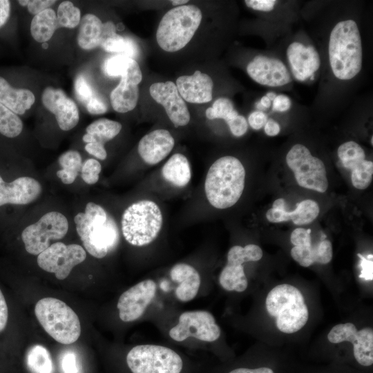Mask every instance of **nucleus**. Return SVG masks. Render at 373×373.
<instances>
[{
	"label": "nucleus",
	"instance_id": "39448f33",
	"mask_svg": "<svg viewBox=\"0 0 373 373\" xmlns=\"http://www.w3.org/2000/svg\"><path fill=\"white\" fill-rule=\"evenodd\" d=\"M202 18L194 5L176 6L164 14L156 32L159 46L167 52L183 48L192 39Z\"/></svg>",
	"mask_w": 373,
	"mask_h": 373
},
{
	"label": "nucleus",
	"instance_id": "f257e3e1",
	"mask_svg": "<svg viewBox=\"0 0 373 373\" xmlns=\"http://www.w3.org/2000/svg\"><path fill=\"white\" fill-rule=\"evenodd\" d=\"M328 57L331 70L336 79L350 80L360 73L363 48L359 28L354 20L340 21L332 29Z\"/></svg>",
	"mask_w": 373,
	"mask_h": 373
},
{
	"label": "nucleus",
	"instance_id": "2eb2a0df",
	"mask_svg": "<svg viewBox=\"0 0 373 373\" xmlns=\"http://www.w3.org/2000/svg\"><path fill=\"white\" fill-rule=\"evenodd\" d=\"M249 76L256 83L269 87H279L292 82L291 75L280 59L259 55L247 66Z\"/></svg>",
	"mask_w": 373,
	"mask_h": 373
},
{
	"label": "nucleus",
	"instance_id": "f704fd0d",
	"mask_svg": "<svg viewBox=\"0 0 373 373\" xmlns=\"http://www.w3.org/2000/svg\"><path fill=\"white\" fill-rule=\"evenodd\" d=\"M100 46L106 52L126 55L133 59L138 53L137 45L132 39L116 32L104 37Z\"/></svg>",
	"mask_w": 373,
	"mask_h": 373
},
{
	"label": "nucleus",
	"instance_id": "1a4fd4ad",
	"mask_svg": "<svg viewBox=\"0 0 373 373\" xmlns=\"http://www.w3.org/2000/svg\"><path fill=\"white\" fill-rule=\"evenodd\" d=\"M286 162L300 186L320 193L327 191L328 180L325 164L313 156L307 147L301 144L294 145L287 153Z\"/></svg>",
	"mask_w": 373,
	"mask_h": 373
},
{
	"label": "nucleus",
	"instance_id": "f8f14e48",
	"mask_svg": "<svg viewBox=\"0 0 373 373\" xmlns=\"http://www.w3.org/2000/svg\"><path fill=\"white\" fill-rule=\"evenodd\" d=\"M86 258V251L80 245H66L57 242L39 254L37 261L41 269L54 273L59 280H64L68 277L73 268L82 262Z\"/></svg>",
	"mask_w": 373,
	"mask_h": 373
},
{
	"label": "nucleus",
	"instance_id": "473e14b6",
	"mask_svg": "<svg viewBox=\"0 0 373 373\" xmlns=\"http://www.w3.org/2000/svg\"><path fill=\"white\" fill-rule=\"evenodd\" d=\"M26 365L31 373H53L54 367L49 351L43 345L31 346L26 355Z\"/></svg>",
	"mask_w": 373,
	"mask_h": 373
},
{
	"label": "nucleus",
	"instance_id": "864d4df0",
	"mask_svg": "<svg viewBox=\"0 0 373 373\" xmlns=\"http://www.w3.org/2000/svg\"><path fill=\"white\" fill-rule=\"evenodd\" d=\"M85 150L89 154L102 160H105L107 157V153L104 145L99 143H87L85 146Z\"/></svg>",
	"mask_w": 373,
	"mask_h": 373
},
{
	"label": "nucleus",
	"instance_id": "f03ea898",
	"mask_svg": "<svg viewBox=\"0 0 373 373\" xmlns=\"http://www.w3.org/2000/svg\"><path fill=\"white\" fill-rule=\"evenodd\" d=\"M245 169L233 156L216 160L207 173L204 191L209 202L215 208L232 207L240 199L245 187Z\"/></svg>",
	"mask_w": 373,
	"mask_h": 373
},
{
	"label": "nucleus",
	"instance_id": "6ab92c4d",
	"mask_svg": "<svg viewBox=\"0 0 373 373\" xmlns=\"http://www.w3.org/2000/svg\"><path fill=\"white\" fill-rule=\"evenodd\" d=\"M320 208L314 200L307 199L296 204L293 211H288L283 198L276 200L266 212V218L270 222L278 223L291 220L296 225L307 224L318 216Z\"/></svg>",
	"mask_w": 373,
	"mask_h": 373
},
{
	"label": "nucleus",
	"instance_id": "9b49d317",
	"mask_svg": "<svg viewBox=\"0 0 373 373\" xmlns=\"http://www.w3.org/2000/svg\"><path fill=\"white\" fill-rule=\"evenodd\" d=\"M221 329L213 314L205 310L186 311L182 313L178 323L169 332L174 341L182 342L189 337L202 341L213 342L219 338Z\"/></svg>",
	"mask_w": 373,
	"mask_h": 373
},
{
	"label": "nucleus",
	"instance_id": "e433bc0d",
	"mask_svg": "<svg viewBox=\"0 0 373 373\" xmlns=\"http://www.w3.org/2000/svg\"><path fill=\"white\" fill-rule=\"evenodd\" d=\"M262 257L261 248L254 244L242 247L236 245L232 247L227 254V263L242 265L246 262L258 261Z\"/></svg>",
	"mask_w": 373,
	"mask_h": 373
},
{
	"label": "nucleus",
	"instance_id": "6e6d98bb",
	"mask_svg": "<svg viewBox=\"0 0 373 373\" xmlns=\"http://www.w3.org/2000/svg\"><path fill=\"white\" fill-rule=\"evenodd\" d=\"M228 373H276V372L270 367L260 366L254 368L238 367L231 370Z\"/></svg>",
	"mask_w": 373,
	"mask_h": 373
},
{
	"label": "nucleus",
	"instance_id": "4d7b16f0",
	"mask_svg": "<svg viewBox=\"0 0 373 373\" xmlns=\"http://www.w3.org/2000/svg\"><path fill=\"white\" fill-rule=\"evenodd\" d=\"M10 12V1L0 0V28L8 21Z\"/></svg>",
	"mask_w": 373,
	"mask_h": 373
},
{
	"label": "nucleus",
	"instance_id": "de8ad7c7",
	"mask_svg": "<svg viewBox=\"0 0 373 373\" xmlns=\"http://www.w3.org/2000/svg\"><path fill=\"white\" fill-rule=\"evenodd\" d=\"M245 4L250 8L260 12H271L278 1L276 0H246Z\"/></svg>",
	"mask_w": 373,
	"mask_h": 373
},
{
	"label": "nucleus",
	"instance_id": "13d9d810",
	"mask_svg": "<svg viewBox=\"0 0 373 373\" xmlns=\"http://www.w3.org/2000/svg\"><path fill=\"white\" fill-rule=\"evenodd\" d=\"M264 131L268 136H276L280 133V126L277 122L270 118L267 119L264 126Z\"/></svg>",
	"mask_w": 373,
	"mask_h": 373
},
{
	"label": "nucleus",
	"instance_id": "dca6fc26",
	"mask_svg": "<svg viewBox=\"0 0 373 373\" xmlns=\"http://www.w3.org/2000/svg\"><path fill=\"white\" fill-rule=\"evenodd\" d=\"M149 93L156 102L163 106L169 118L175 126L189 124L190 113L173 82L154 83L150 86Z\"/></svg>",
	"mask_w": 373,
	"mask_h": 373
},
{
	"label": "nucleus",
	"instance_id": "0e129e2a",
	"mask_svg": "<svg viewBox=\"0 0 373 373\" xmlns=\"http://www.w3.org/2000/svg\"><path fill=\"white\" fill-rule=\"evenodd\" d=\"M371 144L373 145V136L371 137Z\"/></svg>",
	"mask_w": 373,
	"mask_h": 373
},
{
	"label": "nucleus",
	"instance_id": "72a5a7b5",
	"mask_svg": "<svg viewBox=\"0 0 373 373\" xmlns=\"http://www.w3.org/2000/svg\"><path fill=\"white\" fill-rule=\"evenodd\" d=\"M59 163L62 169L57 171V175L66 184H72L82 169V157L76 151H68L59 157Z\"/></svg>",
	"mask_w": 373,
	"mask_h": 373
},
{
	"label": "nucleus",
	"instance_id": "2f4dec72",
	"mask_svg": "<svg viewBox=\"0 0 373 373\" xmlns=\"http://www.w3.org/2000/svg\"><path fill=\"white\" fill-rule=\"evenodd\" d=\"M221 287L227 291H244L248 281L242 265L227 263L219 276Z\"/></svg>",
	"mask_w": 373,
	"mask_h": 373
},
{
	"label": "nucleus",
	"instance_id": "09e8293b",
	"mask_svg": "<svg viewBox=\"0 0 373 373\" xmlns=\"http://www.w3.org/2000/svg\"><path fill=\"white\" fill-rule=\"evenodd\" d=\"M360 258V266L361 267V271L360 277L367 280H372V254L368 255L367 258H365L361 254H357Z\"/></svg>",
	"mask_w": 373,
	"mask_h": 373
},
{
	"label": "nucleus",
	"instance_id": "e2e57ef3",
	"mask_svg": "<svg viewBox=\"0 0 373 373\" xmlns=\"http://www.w3.org/2000/svg\"><path fill=\"white\" fill-rule=\"evenodd\" d=\"M30 0H20L18 3L22 6H27Z\"/></svg>",
	"mask_w": 373,
	"mask_h": 373
},
{
	"label": "nucleus",
	"instance_id": "4468645a",
	"mask_svg": "<svg viewBox=\"0 0 373 373\" xmlns=\"http://www.w3.org/2000/svg\"><path fill=\"white\" fill-rule=\"evenodd\" d=\"M156 289L155 283L148 279L122 293L117 305L119 318L124 322H132L140 318L155 297Z\"/></svg>",
	"mask_w": 373,
	"mask_h": 373
},
{
	"label": "nucleus",
	"instance_id": "ddd939ff",
	"mask_svg": "<svg viewBox=\"0 0 373 373\" xmlns=\"http://www.w3.org/2000/svg\"><path fill=\"white\" fill-rule=\"evenodd\" d=\"M327 339L332 343L345 341L353 345L354 358L363 367H370L373 364V329L365 327L357 330L351 323H341L334 326Z\"/></svg>",
	"mask_w": 373,
	"mask_h": 373
},
{
	"label": "nucleus",
	"instance_id": "bf43d9fd",
	"mask_svg": "<svg viewBox=\"0 0 373 373\" xmlns=\"http://www.w3.org/2000/svg\"><path fill=\"white\" fill-rule=\"evenodd\" d=\"M271 101L266 95L262 96L256 106L260 111L267 109L271 106Z\"/></svg>",
	"mask_w": 373,
	"mask_h": 373
},
{
	"label": "nucleus",
	"instance_id": "37998d69",
	"mask_svg": "<svg viewBox=\"0 0 373 373\" xmlns=\"http://www.w3.org/2000/svg\"><path fill=\"white\" fill-rule=\"evenodd\" d=\"M75 92L77 99L85 106L94 95L92 87L82 75L75 79Z\"/></svg>",
	"mask_w": 373,
	"mask_h": 373
},
{
	"label": "nucleus",
	"instance_id": "c03bdc74",
	"mask_svg": "<svg viewBox=\"0 0 373 373\" xmlns=\"http://www.w3.org/2000/svg\"><path fill=\"white\" fill-rule=\"evenodd\" d=\"M311 229L297 228L294 229L290 237L291 242L294 247H308L312 245Z\"/></svg>",
	"mask_w": 373,
	"mask_h": 373
},
{
	"label": "nucleus",
	"instance_id": "8fccbe9b",
	"mask_svg": "<svg viewBox=\"0 0 373 373\" xmlns=\"http://www.w3.org/2000/svg\"><path fill=\"white\" fill-rule=\"evenodd\" d=\"M248 122L254 130L261 129L267 120V115L260 111H253L248 117Z\"/></svg>",
	"mask_w": 373,
	"mask_h": 373
},
{
	"label": "nucleus",
	"instance_id": "603ef678",
	"mask_svg": "<svg viewBox=\"0 0 373 373\" xmlns=\"http://www.w3.org/2000/svg\"><path fill=\"white\" fill-rule=\"evenodd\" d=\"M272 110L276 112H285L291 106L289 97L285 95H277L271 102Z\"/></svg>",
	"mask_w": 373,
	"mask_h": 373
},
{
	"label": "nucleus",
	"instance_id": "49530a36",
	"mask_svg": "<svg viewBox=\"0 0 373 373\" xmlns=\"http://www.w3.org/2000/svg\"><path fill=\"white\" fill-rule=\"evenodd\" d=\"M89 113L93 115H99L106 113L108 106L106 102L99 96L94 94L90 100L86 105Z\"/></svg>",
	"mask_w": 373,
	"mask_h": 373
},
{
	"label": "nucleus",
	"instance_id": "052dcab7",
	"mask_svg": "<svg viewBox=\"0 0 373 373\" xmlns=\"http://www.w3.org/2000/svg\"><path fill=\"white\" fill-rule=\"evenodd\" d=\"M187 0H173L171 1V3L173 6H180L182 4H185L188 2Z\"/></svg>",
	"mask_w": 373,
	"mask_h": 373
},
{
	"label": "nucleus",
	"instance_id": "aec40b11",
	"mask_svg": "<svg viewBox=\"0 0 373 373\" xmlns=\"http://www.w3.org/2000/svg\"><path fill=\"white\" fill-rule=\"evenodd\" d=\"M41 193L39 182L30 177H20L6 183L0 176V207L6 204H27Z\"/></svg>",
	"mask_w": 373,
	"mask_h": 373
},
{
	"label": "nucleus",
	"instance_id": "9d476101",
	"mask_svg": "<svg viewBox=\"0 0 373 373\" xmlns=\"http://www.w3.org/2000/svg\"><path fill=\"white\" fill-rule=\"evenodd\" d=\"M68 229L66 218L59 212L51 211L25 228L21 238L27 252L39 255L50 246V240L62 239Z\"/></svg>",
	"mask_w": 373,
	"mask_h": 373
},
{
	"label": "nucleus",
	"instance_id": "a18cd8bd",
	"mask_svg": "<svg viewBox=\"0 0 373 373\" xmlns=\"http://www.w3.org/2000/svg\"><path fill=\"white\" fill-rule=\"evenodd\" d=\"M61 365L64 373H78L77 356L75 352L67 351L62 354Z\"/></svg>",
	"mask_w": 373,
	"mask_h": 373
},
{
	"label": "nucleus",
	"instance_id": "3c124183",
	"mask_svg": "<svg viewBox=\"0 0 373 373\" xmlns=\"http://www.w3.org/2000/svg\"><path fill=\"white\" fill-rule=\"evenodd\" d=\"M56 1L52 0H31L27 6L28 11L35 15L40 13L52 6Z\"/></svg>",
	"mask_w": 373,
	"mask_h": 373
},
{
	"label": "nucleus",
	"instance_id": "cd10ccee",
	"mask_svg": "<svg viewBox=\"0 0 373 373\" xmlns=\"http://www.w3.org/2000/svg\"><path fill=\"white\" fill-rule=\"evenodd\" d=\"M162 174L173 185L185 186L191 178V166L187 158L181 153L173 154L163 166Z\"/></svg>",
	"mask_w": 373,
	"mask_h": 373
},
{
	"label": "nucleus",
	"instance_id": "79ce46f5",
	"mask_svg": "<svg viewBox=\"0 0 373 373\" xmlns=\"http://www.w3.org/2000/svg\"><path fill=\"white\" fill-rule=\"evenodd\" d=\"M101 170V164L97 160L88 159L82 164L81 169L82 178L88 184H95L99 180V174Z\"/></svg>",
	"mask_w": 373,
	"mask_h": 373
},
{
	"label": "nucleus",
	"instance_id": "4be33fe9",
	"mask_svg": "<svg viewBox=\"0 0 373 373\" xmlns=\"http://www.w3.org/2000/svg\"><path fill=\"white\" fill-rule=\"evenodd\" d=\"M174 144V138L167 130L157 129L140 140L137 151L146 164H155L170 153Z\"/></svg>",
	"mask_w": 373,
	"mask_h": 373
},
{
	"label": "nucleus",
	"instance_id": "58836bf2",
	"mask_svg": "<svg viewBox=\"0 0 373 373\" xmlns=\"http://www.w3.org/2000/svg\"><path fill=\"white\" fill-rule=\"evenodd\" d=\"M23 123L17 115L0 103V133L13 138L22 131Z\"/></svg>",
	"mask_w": 373,
	"mask_h": 373
},
{
	"label": "nucleus",
	"instance_id": "680f3d73",
	"mask_svg": "<svg viewBox=\"0 0 373 373\" xmlns=\"http://www.w3.org/2000/svg\"><path fill=\"white\" fill-rule=\"evenodd\" d=\"M265 95L272 102L277 95L274 92H268Z\"/></svg>",
	"mask_w": 373,
	"mask_h": 373
},
{
	"label": "nucleus",
	"instance_id": "b1692460",
	"mask_svg": "<svg viewBox=\"0 0 373 373\" xmlns=\"http://www.w3.org/2000/svg\"><path fill=\"white\" fill-rule=\"evenodd\" d=\"M102 69L107 76L121 77V79L134 85H138L142 79V71L137 62L123 55L107 58L103 64Z\"/></svg>",
	"mask_w": 373,
	"mask_h": 373
},
{
	"label": "nucleus",
	"instance_id": "c9c22d12",
	"mask_svg": "<svg viewBox=\"0 0 373 373\" xmlns=\"http://www.w3.org/2000/svg\"><path fill=\"white\" fill-rule=\"evenodd\" d=\"M337 155L342 165L350 171L365 160V151L354 141H347L341 144Z\"/></svg>",
	"mask_w": 373,
	"mask_h": 373
},
{
	"label": "nucleus",
	"instance_id": "412c9836",
	"mask_svg": "<svg viewBox=\"0 0 373 373\" xmlns=\"http://www.w3.org/2000/svg\"><path fill=\"white\" fill-rule=\"evenodd\" d=\"M175 86L182 98L188 102L202 104L212 100L213 80L200 70L179 77Z\"/></svg>",
	"mask_w": 373,
	"mask_h": 373
},
{
	"label": "nucleus",
	"instance_id": "c85d7f7f",
	"mask_svg": "<svg viewBox=\"0 0 373 373\" xmlns=\"http://www.w3.org/2000/svg\"><path fill=\"white\" fill-rule=\"evenodd\" d=\"M139 89L121 79L119 84L112 90L110 99L113 108L118 113H126L134 109L137 104Z\"/></svg>",
	"mask_w": 373,
	"mask_h": 373
},
{
	"label": "nucleus",
	"instance_id": "7c9ffc66",
	"mask_svg": "<svg viewBox=\"0 0 373 373\" xmlns=\"http://www.w3.org/2000/svg\"><path fill=\"white\" fill-rule=\"evenodd\" d=\"M57 27L56 13L48 8L35 15L30 23V32L35 41L44 43L52 37Z\"/></svg>",
	"mask_w": 373,
	"mask_h": 373
},
{
	"label": "nucleus",
	"instance_id": "5fc2aeb1",
	"mask_svg": "<svg viewBox=\"0 0 373 373\" xmlns=\"http://www.w3.org/2000/svg\"><path fill=\"white\" fill-rule=\"evenodd\" d=\"M8 318V309L4 296L0 289V332L6 327Z\"/></svg>",
	"mask_w": 373,
	"mask_h": 373
},
{
	"label": "nucleus",
	"instance_id": "bb28decb",
	"mask_svg": "<svg viewBox=\"0 0 373 373\" xmlns=\"http://www.w3.org/2000/svg\"><path fill=\"white\" fill-rule=\"evenodd\" d=\"M77 42L84 50L94 49L100 46L103 39L104 25L95 15L86 14L79 22Z\"/></svg>",
	"mask_w": 373,
	"mask_h": 373
},
{
	"label": "nucleus",
	"instance_id": "393cba45",
	"mask_svg": "<svg viewBox=\"0 0 373 373\" xmlns=\"http://www.w3.org/2000/svg\"><path fill=\"white\" fill-rule=\"evenodd\" d=\"M35 101L31 90L14 88L0 77V103L16 115H23L29 110Z\"/></svg>",
	"mask_w": 373,
	"mask_h": 373
},
{
	"label": "nucleus",
	"instance_id": "6e6552de",
	"mask_svg": "<svg viewBox=\"0 0 373 373\" xmlns=\"http://www.w3.org/2000/svg\"><path fill=\"white\" fill-rule=\"evenodd\" d=\"M128 367L133 373H180L182 360L173 350L156 345H140L126 356Z\"/></svg>",
	"mask_w": 373,
	"mask_h": 373
},
{
	"label": "nucleus",
	"instance_id": "20e7f679",
	"mask_svg": "<svg viewBox=\"0 0 373 373\" xmlns=\"http://www.w3.org/2000/svg\"><path fill=\"white\" fill-rule=\"evenodd\" d=\"M265 305L268 314L276 318L277 328L285 334L299 331L309 318L303 295L291 285L274 287L267 296Z\"/></svg>",
	"mask_w": 373,
	"mask_h": 373
},
{
	"label": "nucleus",
	"instance_id": "423d86ee",
	"mask_svg": "<svg viewBox=\"0 0 373 373\" xmlns=\"http://www.w3.org/2000/svg\"><path fill=\"white\" fill-rule=\"evenodd\" d=\"M35 316L44 330L56 341L68 345L81 334L79 319L64 302L55 298H44L35 307Z\"/></svg>",
	"mask_w": 373,
	"mask_h": 373
},
{
	"label": "nucleus",
	"instance_id": "5701e85b",
	"mask_svg": "<svg viewBox=\"0 0 373 373\" xmlns=\"http://www.w3.org/2000/svg\"><path fill=\"white\" fill-rule=\"evenodd\" d=\"M170 276L173 281L178 283L175 294L179 300L189 302L196 296L201 278L193 267L186 263L176 264L171 268Z\"/></svg>",
	"mask_w": 373,
	"mask_h": 373
},
{
	"label": "nucleus",
	"instance_id": "f3484780",
	"mask_svg": "<svg viewBox=\"0 0 373 373\" xmlns=\"http://www.w3.org/2000/svg\"><path fill=\"white\" fill-rule=\"evenodd\" d=\"M290 73L299 82L312 79L321 66V57L316 48L300 41L290 43L286 50Z\"/></svg>",
	"mask_w": 373,
	"mask_h": 373
},
{
	"label": "nucleus",
	"instance_id": "c756f323",
	"mask_svg": "<svg viewBox=\"0 0 373 373\" xmlns=\"http://www.w3.org/2000/svg\"><path fill=\"white\" fill-rule=\"evenodd\" d=\"M122 124L116 121L101 118L89 124L82 140L84 142H97L104 144L119 134Z\"/></svg>",
	"mask_w": 373,
	"mask_h": 373
},
{
	"label": "nucleus",
	"instance_id": "a211bd4d",
	"mask_svg": "<svg viewBox=\"0 0 373 373\" xmlns=\"http://www.w3.org/2000/svg\"><path fill=\"white\" fill-rule=\"evenodd\" d=\"M41 100L45 108L55 115L61 130L69 131L76 126L79 119L77 106L62 90L46 87L43 91Z\"/></svg>",
	"mask_w": 373,
	"mask_h": 373
},
{
	"label": "nucleus",
	"instance_id": "ea45409f",
	"mask_svg": "<svg viewBox=\"0 0 373 373\" xmlns=\"http://www.w3.org/2000/svg\"><path fill=\"white\" fill-rule=\"evenodd\" d=\"M57 19L58 26L73 28L79 24L81 12L71 1H65L58 7Z\"/></svg>",
	"mask_w": 373,
	"mask_h": 373
},
{
	"label": "nucleus",
	"instance_id": "a19ab883",
	"mask_svg": "<svg viewBox=\"0 0 373 373\" xmlns=\"http://www.w3.org/2000/svg\"><path fill=\"white\" fill-rule=\"evenodd\" d=\"M351 172L352 185L358 189H365L372 180L373 162L365 160L351 170Z\"/></svg>",
	"mask_w": 373,
	"mask_h": 373
},
{
	"label": "nucleus",
	"instance_id": "7ed1b4c3",
	"mask_svg": "<svg viewBox=\"0 0 373 373\" xmlns=\"http://www.w3.org/2000/svg\"><path fill=\"white\" fill-rule=\"evenodd\" d=\"M74 221L84 247L95 258L105 257L117 245L119 240L117 226L101 206L88 202L84 212L77 213Z\"/></svg>",
	"mask_w": 373,
	"mask_h": 373
},
{
	"label": "nucleus",
	"instance_id": "a878e982",
	"mask_svg": "<svg viewBox=\"0 0 373 373\" xmlns=\"http://www.w3.org/2000/svg\"><path fill=\"white\" fill-rule=\"evenodd\" d=\"M291 256L302 267H307L315 262L325 265L332 258V245L329 240L323 239L308 247H294Z\"/></svg>",
	"mask_w": 373,
	"mask_h": 373
},
{
	"label": "nucleus",
	"instance_id": "4c0bfd02",
	"mask_svg": "<svg viewBox=\"0 0 373 373\" xmlns=\"http://www.w3.org/2000/svg\"><path fill=\"white\" fill-rule=\"evenodd\" d=\"M209 119H222L227 125L238 117V113L234 109L232 102L227 97L218 98L211 107L208 108L205 112Z\"/></svg>",
	"mask_w": 373,
	"mask_h": 373
},
{
	"label": "nucleus",
	"instance_id": "0eeeda50",
	"mask_svg": "<svg viewBox=\"0 0 373 373\" xmlns=\"http://www.w3.org/2000/svg\"><path fill=\"white\" fill-rule=\"evenodd\" d=\"M163 218L158 205L144 200L130 205L122 218V231L125 240L137 247L152 242L159 234Z\"/></svg>",
	"mask_w": 373,
	"mask_h": 373
}]
</instances>
